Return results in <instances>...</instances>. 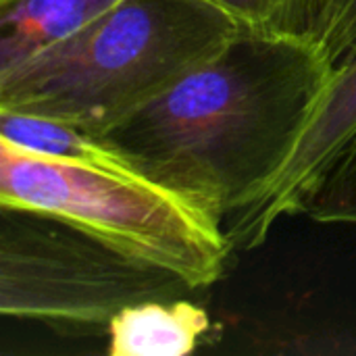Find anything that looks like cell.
<instances>
[{"label": "cell", "instance_id": "cell-3", "mask_svg": "<svg viewBox=\"0 0 356 356\" xmlns=\"http://www.w3.org/2000/svg\"><path fill=\"white\" fill-rule=\"evenodd\" d=\"M0 207L52 215L204 290L234 250L223 219L138 171L38 156L0 140Z\"/></svg>", "mask_w": 356, "mask_h": 356}, {"label": "cell", "instance_id": "cell-2", "mask_svg": "<svg viewBox=\"0 0 356 356\" xmlns=\"http://www.w3.org/2000/svg\"><path fill=\"white\" fill-rule=\"evenodd\" d=\"M240 31L209 0H121L77 33L0 71V111L104 138Z\"/></svg>", "mask_w": 356, "mask_h": 356}, {"label": "cell", "instance_id": "cell-4", "mask_svg": "<svg viewBox=\"0 0 356 356\" xmlns=\"http://www.w3.org/2000/svg\"><path fill=\"white\" fill-rule=\"evenodd\" d=\"M198 292L44 213L0 207V313L67 336H102L140 302Z\"/></svg>", "mask_w": 356, "mask_h": 356}, {"label": "cell", "instance_id": "cell-5", "mask_svg": "<svg viewBox=\"0 0 356 356\" xmlns=\"http://www.w3.org/2000/svg\"><path fill=\"white\" fill-rule=\"evenodd\" d=\"M355 134L356 52L336 67L286 167L254 200L223 221L234 250L261 246L280 219L302 213L307 198Z\"/></svg>", "mask_w": 356, "mask_h": 356}, {"label": "cell", "instance_id": "cell-7", "mask_svg": "<svg viewBox=\"0 0 356 356\" xmlns=\"http://www.w3.org/2000/svg\"><path fill=\"white\" fill-rule=\"evenodd\" d=\"M121 0L0 2V71L77 33Z\"/></svg>", "mask_w": 356, "mask_h": 356}, {"label": "cell", "instance_id": "cell-1", "mask_svg": "<svg viewBox=\"0 0 356 356\" xmlns=\"http://www.w3.org/2000/svg\"><path fill=\"white\" fill-rule=\"evenodd\" d=\"M334 71L317 40L240 31L104 140L225 221L286 167Z\"/></svg>", "mask_w": 356, "mask_h": 356}, {"label": "cell", "instance_id": "cell-6", "mask_svg": "<svg viewBox=\"0 0 356 356\" xmlns=\"http://www.w3.org/2000/svg\"><path fill=\"white\" fill-rule=\"evenodd\" d=\"M209 315L188 298L146 300L121 311L106 336L111 356L192 355L209 332Z\"/></svg>", "mask_w": 356, "mask_h": 356}, {"label": "cell", "instance_id": "cell-11", "mask_svg": "<svg viewBox=\"0 0 356 356\" xmlns=\"http://www.w3.org/2000/svg\"><path fill=\"white\" fill-rule=\"evenodd\" d=\"M317 42L336 67L356 52V0H332Z\"/></svg>", "mask_w": 356, "mask_h": 356}, {"label": "cell", "instance_id": "cell-9", "mask_svg": "<svg viewBox=\"0 0 356 356\" xmlns=\"http://www.w3.org/2000/svg\"><path fill=\"white\" fill-rule=\"evenodd\" d=\"M242 31L269 38L317 40L332 0H209Z\"/></svg>", "mask_w": 356, "mask_h": 356}, {"label": "cell", "instance_id": "cell-12", "mask_svg": "<svg viewBox=\"0 0 356 356\" xmlns=\"http://www.w3.org/2000/svg\"><path fill=\"white\" fill-rule=\"evenodd\" d=\"M0 2H6V0H0Z\"/></svg>", "mask_w": 356, "mask_h": 356}, {"label": "cell", "instance_id": "cell-8", "mask_svg": "<svg viewBox=\"0 0 356 356\" xmlns=\"http://www.w3.org/2000/svg\"><path fill=\"white\" fill-rule=\"evenodd\" d=\"M0 140L63 163L134 171L129 161L104 138L38 115L0 111Z\"/></svg>", "mask_w": 356, "mask_h": 356}, {"label": "cell", "instance_id": "cell-10", "mask_svg": "<svg viewBox=\"0 0 356 356\" xmlns=\"http://www.w3.org/2000/svg\"><path fill=\"white\" fill-rule=\"evenodd\" d=\"M302 213L317 223L356 225V134L315 186Z\"/></svg>", "mask_w": 356, "mask_h": 356}]
</instances>
